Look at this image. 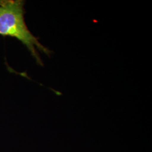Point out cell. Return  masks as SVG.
<instances>
[{
  "mask_svg": "<svg viewBox=\"0 0 152 152\" xmlns=\"http://www.w3.org/2000/svg\"><path fill=\"white\" fill-rule=\"evenodd\" d=\"M24 1H2L0 3V35L16 38L26 46L37 63L43 65L38 51L50 55L51 51L44 46L29 31L24 20Z\"/></svg>",
  "mask_w": 152,
  "mask_h": 152,
  "instance_id": "6da1fadb",
  "label": "cell"
},
{
  "mask_svg": "<svg viewBox=\"0 0 152 152\" xmlns=\"http://www.w3.org/2000/svg\"><path fill=\"white\" fill-rule=\"evenodd\" d=\"M1 2H2V1H0V3H1Z\"/></svg>",
  "mask_w": 152,
  "mask_h": 152,
  "instance_id": "7a4b0ae2",
  "label": "cell"
}]
</instances>
